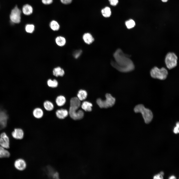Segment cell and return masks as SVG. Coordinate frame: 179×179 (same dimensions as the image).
<instances>
[{
    "label": "cell",
    "instance_id": "6da1fadb",
    "mask_svg": "<svg viewBox=\"0 0 179 179\" xmlns=\"http://www.w3.org/2000/svg\"><path fill=\"white\" fill-rule=\"evenodd\" d=\"M115 61L111 62V64L118 71L127 72L133 71L134 65L129 58L130 56L124 53L120 49H117L114 53Z\"/></svg>",
    "mask_w": 179,
    "mask_h": 179
},
{
    "label": "cell",
    "instance_id": "7a4b0ae2",
    "mask_svg": "<svg viewBox=\"0 0 179 179\" xmlns=\"http://www.w3.org/2000/svg\"><path fill=\"white\" fill-rule=\"evenodd\" d=\"M81 105L80 101L77 97L72 98L70 100V104L69 114L70 117L75 120H80L84 116V113L81 110L77 111Z\"/></svg>",
    "mask_w": 179,
    "mask_h": 179
},
{
    "label": "cell",
    "instance_id": "3957f363",
    "mask_svg": "<svg viewBox=\"0 0 179 179\" xmlns=\"http://www.w3.org/2000/svg\"><path fill=\"white\" fill-rule=\"evenodd\" d=\"M134 110L136 113H140L142 114L145 123H149L153 118V114L151 111L149 109L145 108L142 104H139L136 106Z\"/></svg>",
    "mask_w": 179,
    "mask_h": 179
},
{
    "label": "cell",
    "instance_id": "277c9868",
    "mask_svg": "<svg viewBox=\"0 0 179 179\" xmlns=\"http://www.w3.org/2000/svg\"><path fill=\"white\" fill-rule=\"evenodd\" d=\"M106 99L102 100L100 98L97 99L96 103L101 108H107L113 106L115 102V98L109 93H107L105 95Z\"/></svg>",
    "mask_w": 179,
    "mask_h": 179
},
{
    "label": "cell",
    "instance_id": "5b68a950",
    "mask_svg": "<svg viewBox=\"0 0 179 179\" xmlns=\"http://www.w3.org/2000/svg\"><path fill=\"white\" fill-rule=\"evenodd\" d=\"M168 74L167 70L164 67L159 69L155 67L151 70L150 72L152 77L160 80L165 79L167 77Z\"/></svg>",
    "mask_w": 179,
    "mask_h": 179
},
{
    "label": "cell",
    "instance_id": "8992f818",
    "mask_svg": "<svg viewBox=\"0 0 179 179\" xmlns=\"http://www.w3.org/2000/svg\"><path fill=\"white\" fill-rule=\"evenodd\" d=\"M177 57L174 53L169 52L166 55L165 62L167 67L169 69L175 67L177 64Z\"/></svg>",
    "mask_w": 179,
    "mask_h": 179
},
{
    "label": "cell",
    "instance_id": "52a82bcc",
    "mask_svg": "<svg viewBox=\"0 0 179 179\" xmlns=\"http://www.w3.org/2000/svg\"><path fill=\"white\" fill-rule=\"evenodd\" d=\"M21 11L16 6L12 10L10 15V19L13 22L18 23L20 22Z\"/></svg>",
    "mask_w": 179,
    "mask_h": 179
},
{
    "label": "cell",
    "instance_id": "ba28073f",
    "mask_svg": "<svg viewBox=\"0 0 179 179\" xmlns=\"http://www.w3.org/2000/svg\"><path fill=\"white\" fill-rule=\"evenodd\" d=\"M0 145L5 149L9 148V139L5 132L2 133L0 135Z\"/></svg>",
    "mask_w": 179,
    "mask_h": 179
},
{
    "label": "cell",
    "instance_id": "9c48e42d",
    "mask_svg": "<svg viewBox=\"0 0 179 179\" xmlns=\"http://www.w3.org/2000/svg\"><path fill=\"white\" fill-rule=\"evenodd\" d=\"M12 137L15 139H21L24 136V132L23 130L20 128H16L11 133Z\"/></svg>",
    "mask_w": 179,
    "mask_h": 179
},
{
    "label": "cell",
    "instance_id": "30bf717a",
    "mask_svg": "<svg viewBox=\"0 0 179 179\" xmlns=\"http://www.w3.org/2000/svg\"><path fill=\"white\" fill-rule=\"evenodd\" d=\"M15 168L19 171H23L26 168V164L25 161L22 159L16 160L14 163Z\"/></svg>",
    "mask_w": 179,
    "mask_h": 179
},
{
    "label": "cell",
    "instance_id": "8fae6325",
    "mask_svg": "<svg viewBox=\"0 0 179 179\" xmlns=\"http://www.w3.org/2000/svg\"><path fill=\"white\" fill-rule=\"evenodd\" d=\"M68 114L69 112L67 110L63 109L58 110L56 112L57 117L60 119H64L68 116Z\"/></svg>",
    "mask_w": 179,
    "mask_h": 179
},
{
    "label": "cell",
    "instance_id": "7c38bea8",
    "mask_svg": "<svg viewBox=\"0 0 179 179\" xmlns=\"http://www.w3.org/2000/svg\"><path fill=\"white\" fill-rule=\"evenodd\" d=\"M53 74L54 76L56 77H62L64 75L65 72L63 69L60 67H57L53 69Z\"/></svg>",
    "mask_w": 179,
    "mask_h": 179
},
{
    "label": "cell",
    "instance_id": "4fadbf2b",
    "mask_svg": "<svg viewBox=\"0 0 179 179\" xmlns=\"http://www.w3.org/2000/svg\"><path fill=\"white\" fill-rule=\"evenodd\" d=\"M43 110L39 108H35L33 110L32 112L33 116L37 119L41 118L43 116Z\"/></svg>",
    "mask_w": 179,
    "mask_h": 179
},
{
    "label": "cell",
    "instance_id": "5bb4252c",
    "mask_svg": "<svg viewBox=\"0 0 179 179\" xmlns=\"http://www.w3.org/2000/svg\"><path fill=\"white\" fill-rule=\"evenodd\" d=\"M83 39L84 42L88 44L92 43L94 40L92 35L89 33H86L84 35Z\"/></svg>",
    "mask_w": 179,
    "mask_h": 179
},
{
    "label": "cell",
    "instance_id": "9a60e30c",
    "mask_svg": "<svg viewBox=\"0 0 179 179\" xmlns=\"http://www.w3.org/2000/svg\"><path fill=\"white\" fill-rule=\"evenodd\" d=\"M22 10L23 13L24 14L29 15L32 13L33 9L31 5L28 4H26L23 6Z\"/></svg>",
    "mask_w": 179,
    "mask_h": 179
},
{
    "label": "cell",
    "instance_id": "2e32d148",
    "mask_svg": "<svg viewBox=\"0 0 179 179\" xmlns=\"http://www.w3.org/2000/svg\"><path fill=\"white\" fill-rule=\"evenodd\" d=\"M92 106L91 103L87 101H84L82 104L81 107L85 111L90 112L92 110Z\"/></svg>",
    "mask_w": 179,
    "mask_h": 179
},
{
    "label": "cell",
    "instance_id": "e0dca14e",
    "mask_svg": "<svg viewBox=\"0 0 179 179\" xmlns=\"http://www.w3.org/2000/svg\"><path fill=\"white\" fill-rule=\"evenodd\" d=\"M4 148L0 146V158H6L9 157V152Z\"/></svg>",
    "mask_w": 179,
    "mask_h": 179
},
{
    "label": "cell",
    "instance_id": "ac0fdd59",
    "mask_svg": "<svg viewBox=\"0 0 179 179\" xmlns=\"http://www.w3.org/2000/svg\"><path fill=\"white\" fill-rule=\"evenodd\" d=\"M87 93L85 90H81L78 92L77 97L81 101L85 99L87 97Z\"/></svg>",
    "mask_w": 179,
    "mask_h": 179
},
{
    "label": "cell",
    "instance_id": "d6986e66",
    "mask_svg": "<svg viewBox=\"0 0 179 179\" xmlns=\"http://www.w3.org/2000/svg\"><path fill=\"white\" fill-rule=\"evenodd\" d=\"M66 102V99L65 97L63 95L58 96L56 99V102L57 105L59 106L64 105Z\"/></svg>",
    "mask_w": 179,
    "mask_h": 179
},
{
    "label": "cell",
    "instance_id": "ffe728a7",
    "mask_svg": "<svg viewBox=\"0 0 179 179\" xmlns=\"http://www.w3.org/2000/svg\"><path fill=\"white\" fill-rule=\"evenodd\" d=\"M55 41L56 44L59 46H63L66 44V39L64 38L62 36H59L57 37Z\"/></svg>",
    "mask_w": 179,
    "mask_h": 179
},
{
    "label": "cell",
    "instance_id": "44dd1931",
    "mask_svg": "<svg viewBox=\"0 0 179 179\" xmlns=\"http://www.w3.org/2000/svg\"><path fill=\"white\" fill-rule=\"evenodd\" d=\"M44 106L45 109L48 111L52 110L54 107L53 103L48 101H46L44 102Z\"/></svg>",
    "mask_w": 179,
    "mask_h": 179
},
{
    "label": "cell",
    "instance_id": "7402d4cb",
    "mask_svg": "<svg viewBox=\"0 0 179 179\" xmlns=\"http://www.w3.org/2000/svg\"><path fill=\"white\" fill-rule=\"evenodd\" d=\"M101 12L103 15L106 17H110L111 14V9L108 7H106L103 9L101 10Z\"/></svg>",
    "mask_w": 179,
    "mask_h": 179
},
{
    "label": "cell",
    "instance_id": "603a6c76",
    "mask_svg": "<svg viewBox=\"0 0 179 179\" xmlns=\"http://www.w3.org/2000/svg\"><path fill=\"white\" fill-rule=\"evenodd\" d=\"M50 26L51 29L54 31L58 30L60 28L59 24L55 20H53L50 22Z\"/></svg>",
    "mask_w": 179,
    "mask_h": 179
},
{
    "label": "cell",
    "instance_id": "cb8c5ba5",
    "mask_svg": "<svg viewBox=\"0 0 179 179\" xmlns=\"http://www.w3.org/2000/svg\"><path fill=\"white\" fill-rule=\"evenodd\" d=\"M47 83L49 87L53 88L57 87L58 84L57 81L55 79L53 80L50 79H48L47 82Z\"/></svg>",
    "mask_w": 179,
    "mask_h": 179
},
{
    "label": "cell",
    "instance_id": "d4e9b609",
    "mask_svg": "<svg viewBox=\"0 0 179 179\" xmlns=\"http://www.w3.org/2000/svg\"><path fill=\"white\" fill-rule=\"evenodd\" d=\"M125 24L127 28L130 29L133 28L135 25L134 21L132 19H130L126 21Z\"/></svg>",
    "mask_w": 179,
    "mask_h": 179
},
{
    "label": "cell",
    "instance_id": "484cf974",
    "mask_svg": "<svg viewBox=\"0 0 179 179\" xmlns=\"http://www.w3.org/2000/svg\"><path fill=\"white\" fill-rule=\"evenodd\" d=\"M35 27L33 25L28 24L25 27V30L26 32L29 33H32L34 30Z\"/></svg>",
    "mask_w": 179,
    "mask_h": 179
},
{
    "label": "cell",
    "instance_id": "4316f807",
    "mask_svg": "<svg viewBox=\"0 0 179 179\" xmlns=\"http://www.w3.org/2000/svg\"><path fill=\"white\" fill-rule=\"evenodd\" d=\"M164 173L162 172H160L159 173L155 175L153 177V179H163Z\"/></svg>",
    "mask_w": 179,
    "mask_h": 179
},
{
    "label": "cell",
    "instance_id": "83f0119b",
    "mask_svg": "<svg viewBox=\"0 0 179 179\" xmlns=\"http://www.w3.org/2000/svg\"><path fill=\"white\" fill-rule=\"evenodd\" d=\"M82 51L81 50H79L76 51L74 53L73 55L76 58H78L81 55Z\"/></svg>",
    "mask_w": 179,
    "mask_h": 179
},
{
    "label": "cell",
    "instance_id": "f1b7e54d",
    "mask_svg": "<svg viewBox=\"0 0 179 179\" xmlns=\"http://www.w3.org/2000/svg\"><path fill=\"white\" fill-rule=\"evenodd\" d=\"M179 122H178L176 124V126L175 127L174 129L173 132L175 134H177L179 133Z\"/></svg>",
    "mask_w": 179,
    "mask_h": 179
},
{
    "label": "cell",
    "instance_id": "f546056e",
    "mask_svg": "<svg viewBox=\"0 0 179 179\" xmlns=\"http://www.w3.org/2000/svg\"><path fill=\"white\" fill-rule=\"evenodd\" d=\"M110 4L113 6H115L118 3V0H109Z\"/></svg>",
    "mask_w": 179,
    "mask_h": 179
},
{
    "label": "cell",
    "instance_id": "4dcf8cb0",
    "mask_svg": "<svg viewBox=\"0 0 179 179\" xmlns=\"http://www.w3.org/2000/svg\"><path fill=\"white\" fill-rule=\"evenodd\" d=\"M43 3L45 4H49L52 2L53 0H42Z\"/></svg>",
    "mask_w": 179,
    "mask_h": 179
},
{
    "label": "cell",
    "instance_id": "1f68e13d",
    "mask_svg": "<svg viewBox=\"0 0 179 179\" xmlns=\"http://www.w3.org/2000/svg\"><path fill=\"white\" fill-rule=\"evenodd\" d=\"M60 0L61 2L64 4H68L72 2V0Z\"/></svg>",
    "mask_w": 179,
    "mask_h": 179
},
{
    "label": "cell",
    "instance_id": "d6a6232c",
    "mask_svg": "<svg viewBox=\"0 0 179 179\" xmlns=\"http://www.w3.org/2000/svg\"><path fill=\"white\" fill-rule=\"evenodd\" d=\"M169 179H176V178L175 176L174 175H172L170 177Z\"/></svg>",
    "mask_w": 179,
    "mask_h": 179
},
{
    "label": "cell",
    "instance_id": "836d02e7",
    "mask_svg": "<svg viewBox=\"0 0 179 179\" xmlns=\"http://www.w3.org/2000/svg\"><path fill=\"white\" fill-rule=\"evenodd\" d=\"M162 1L164 2H167L168 0H161Z\"/></svg>",
    "mask_w": 179,
    "mask_h": 179
}]
</instances>
